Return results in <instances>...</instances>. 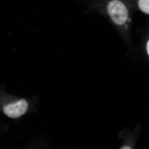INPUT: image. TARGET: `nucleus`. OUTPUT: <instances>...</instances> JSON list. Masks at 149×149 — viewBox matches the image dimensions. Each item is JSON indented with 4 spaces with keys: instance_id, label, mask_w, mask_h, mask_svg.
I'll use <instances>...</instances> for the list:
<instances>
[{
    "instance_id": "1",
    "label": "nucleus",
    "mask_w": 149,
    "mask_h": 149,
    "mask_svg": "<svg viewBox=\"0 0 149 149\" xmlns=\"http://www.w3.org/2000/svg\"><path fill=\"white\" fill-rule=\"evenodd\" d=\"M106 10L111 20L118 27L126 29L129 27L131 18L128 6L122 0H109Z\"/></svg>"
},
{
    "instance_id": "3",
    "label": "nucleus",
    "mask_w": 149,
    "mask_h": 149,
    "mask_svg": "<svg viewBox=\"0 0 149 149\" xmlns=\"http://www.w3.org/2000/svg\"><path fill=\"white\" fill-rule=\"evenodd\" d=\"M145 47L147 55L149 57V37L146 41V43H145Z\"/></svg>"
},
{
    "instance_id": "2",
    "label": "nucleus",
    "mask_w": 149,
    "mask_h": 149,
    "mask_svg": "<svg viewBox=\"0 0 149 149\" xmlns=\"http://www.w3.org/2000/svg\"><path fill=\"white\" fill-rule=\"evenodd\" d=\"M28 108L26 100L21 99L15 102L6 105L3 108L4 113L10 118H15L24 115Z\"/></svg>"
},
{
    "instance_id": "4",
    "label": "nucleus",
    "mask_w": 149,
    "mask_h": 149,
    "mask_svg": "<svg viewBox=\"0 0 149 149\" xmlns=\"http://www.w3.org/2000/svg\"><path fill=\"white\" fill-rule=\"evenodd\" d=\"M122 149H130V148H129V147H123V148H122Z\"/></svg>"
}]
</instances>
